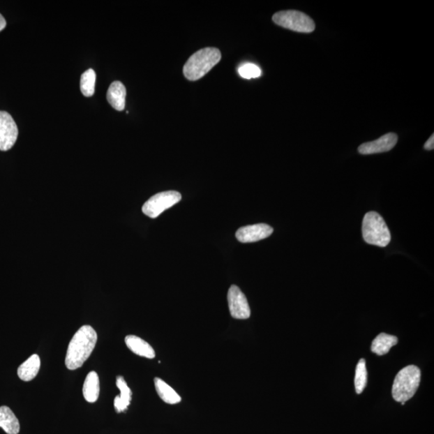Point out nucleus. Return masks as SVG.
Wrapping results in <instances>:
<instances>
[{"instance_id":"9","label":"nucleus","mask_w":434,"mask_h":434,"mask_svg":"<svg viewBox=\"0 0 434 434\" xmlns=\"http://www.w3.org/2000/svg\"><path fill=\"white\" fill-rule=\"evenodd\" d=\"M274 229L267 224H257L240 227L236 232V237L241 243L257 242L269 237Z\"/></svg>"},{"instance_id":"11","label":"nucleus","mask_w":434,"mask_h":434,"mask_svg":"<svg viewBox=\"0 0 434 434\" xmlns=\"http://www.w3.org/2000/svg\"><path fill=\"white\" fill-rule=\"evenodd\" d=\"M125 343L130 350L137 356L147 359H154L156 352L149 343L140 337L130 335L125 338Z\"/></svg>"},{"instance_id":"6","label":"nucleus","mask_w":434,"mask_h":434,"mask_svg":"<svg viewBox=\"0 0 434 434\" xmlns=\"http://www.w3.org/2000/svg\"><path fill=\"white\" fill-rule=\"evenodd\" d=\"M181 194L177 190H167L153 195L142 206V213L155 219L164 211L170 209L181 200Z\"/></svg>"},{"instance_id":"18","label":"nucleus","mask_w":434,"mask_h":434,"mask_svg":"<svg viewBox=\"0 0 434 434\" xmlns=\"http://www.w3.org/2000/svg\"><path fill=\"white\" fill-rule=\"evenodd\" d=\"M155 387L160 398L169 405H176L181 401V396L170 385L160 378H155Z\"/></svg>"},{"instance_id":"3","label":"nucleus","mask_w":434,"mask_h":434,"mask_svg":"<svg viewBox=\"0 0 434 434\" xmlns=\"http://www.w3.org/2000/svg\"><path fill=\"white\" fill-rule=\"evenodd\" d=\"M421 370L415 365H409L401 369L396 375L391 389V394L396 401L405 405L407 401L410 400L419 388L421 381Z\"/></svg>"},{"instance_id":"8","label":"nucleus","mask_w":434,"mask_h":434,"mask_svg":"<svg viewBox=\"0 0 434 434\" xmlns=\"http://www.w3.org/2000/svg\"><path fill=\"white\" fill-rule=\"evenodd\" d=\"M18 137V127L12 116L0 111V151H7L12 148Z\"/></svg>"},{"instance_id":"5","label":"nucleus","mask_w":434,"mask_h":434,"mask_svg":"<svg viewBox=\"0 0 434 434\" xmlns=\"http://www.w3.org/2000/svg\"><path fill=\"white\" fill-rule=\"evenodd\" d=\"M273 21L280 27L298 31V33H310L315 29V24L308 15L299 10H283L274 15Z\"/></svg>"},{"instance_id":"4","label":"nucleus","mask_w":434,"mask_h":434,"mask_svg":"<svg viewBox=\"0 0 434 434\" xmlns=\"http://www.w3.org/2000/svg\"><path fill=\"white\" fill-rule=\"evenodd\" d=\"M362 232L364 240L370 245L386 247L391 241V232L386 222L375 211H369L364 216Z\"/></svg>"},{"instance_id":"17","label":"nucleus","mask_w":434,"mask_h":434,"mask_svg":"<svg viewBox=\"0 0 434 434\" xmlns=\"http://www.w3.org/2000/svg\"><path fill=\"white\" fill-rule=\"evenodd\" d=\"M398 343V337L385 334V333H380V335L374 338L371 350L373 353L378 354V356H384V354H388L390 349L396 345Z\"/></svg>"},{"instance_id":"2","label":"nucleus","mask_w":434,"mask_h":434,"mask_svg":"<svg viewBox=\"0 0 434 434\" xmlns=\"http://www.w3.org/2000/svg\"><path fill=\"white\" fill-rule=\"evenodd\" d=\"M221 59L216 47H205L190 57L184 66V75L189 81H198L207 74Z\"/></svg>"},{"instance_id":"23","label":"nucleus","mask_w":434,"mask_h":434,"mask_svg":"<svg viewBox=\"0 0 434 434\" xmlns=\"http://www.w3.org/2000/svg\"><path fill=\"white\" fill-rule=\"evenodd\" d=\"M6 20H5L3 15L0 14V31H3L5 28H6Z\"/></svg>"},{"instance_id":"16","label":"nucleus","mask_w":434,"mask_h":434,"mask_svg":"<svg viewBox=\"0 0 434 434\" xmlns=\"http://www.w3.org/2000/svg\"><path fill=\"white\" fill-rule=\"evenodd\" d=\"M0 427L8 434H18L20 433L19 420L8 406L0 407Z\"/></svg>"},{"instance_id":"15","label":"nucleus","mask_w":434,"mask_h":434,"mask_svg":"<svg viewBox=\"0 0 434 434\" xmlns=\"http://www.w3.org/2000/svg\"><path fill=\"white\" fill-rule=\"evenodd\" d=\"M83 396L89 403H94L100 394V381L96 372L92 371L87 375L83 385Z\"/></svg>"},{"instance_id":"1","label":"nucleus","mask_w":434,"mask_h":434,"mask_svg":"<svg viewBox=\"0 0 434 434\" xmlns=\"http://www.w3.org/2000/svg\"><path fill=\"white\" fill-rule=\"evenodd\" d=\"M98 341L96 331L91 326L84 325L74 334L68 344L66 365L68 369L76 370L82 367L92 354Z\"/></svg>"},{"instance_id":"12","label":"nucleus","mask_w":434,"mask_h":434,"mask_svg":"<svg viewBox=\"0 0 434 434\" xmlns=\"http://www.w3.org/2000/svg\"><path fill=\"white\" fill-rule=\"evenodd\" d=\"M126 89L121 82L110 84L107 92V100L111 107L118 111H123L126 105Z\"/></svg>"},{"instance_id":"13","label":"nucleus","mask_w":434,"mask_h":434,"mask_svg":"<svg viewBox=\"0 0 434 434\" xmlns=\"http://www.w3.org/2000/svg\"><path fill=\"white\" fill-rule=\"evenodd\" d=\"M116 385L120 390V396H116L114 405V409L117 412H123L127 410L130 404L132 393L130 389L127 385L124 377L119 375L116 380Z\"/></svg>"},{"instance_id":"22","label":"nucleus","mask_w":434,"mask_h":434,"mask_svg":"<svg viewBox=\"0 0 434 434\" xmlns=\"http://www.w3.org/2000/svg\"><path fill=\"white\" fill-rule=\"evenodd\" d=\"M424 148L427 151L433 150V148H434V135H432V136L430 137V139H428V141L426 142V144L424 145Z\"/></svg>"},{"instance_id":"10","label":"nucleus","mask_w":434,"mask_h":434,"mask_svg":"<svg viewBox=\"0 0 434 434\" xmlns=\"http://www.w3.org/2000/svg\"><path fill=\"white\" fill-rule=\"evenodd\" d=\"M398 137L394 133H389L380 137V139L366 142L359 147L358 151L362 155L378 154L393 149L398 142Z\"/></svg>"},{"instance_id":"7","label":"nucleus","mask_w":434,"mask_h":434,"mask_svg":"<svg viewBox=\"0 0 434 434\" xmlns=\"http://www.w3.org/2000/svg\"><path fill=\"white\" fill-rule=\"evenodd\" d=\"M230 315L236 320H247L251 315L250 305L244 293L237 285H231L227 292Z\"/></svg>"},{"instance_id":"19","label":"nucleus","mask_w":434,"mask_h":434,"mask_svg":"<svg viewBox=\"0 0 434 434\" xmlns=\"http://www.w3.org/2000/svg\"><path fill=\"white\" fill-rule=\"evenodd\" d=\"M368 382L366 362L364 359H359L354 377V387L357 394H361Z\"/></svg>"},{"instance_id":"21","label":"nucleus","mask_w":434,"mask_h":434,"mask_svg":"<svg viewBox=\"0 0 434 434\" xmlns=\"http://www.w3.org/2000/svg\"><path fill=\"white\" fill-rule=\"evenodd\" d=\"M240 76L245 79L257 78L262 75L261 68L254 63H246L238 68Z\"/></svg>"},{"instance_id":"14","label":"nucleus","mask_w":434,"mask_h":434,"mask_svg":"<svg viewBox=\"0 0 434 434\" xmlns=\"http://www.w3.org/2000/svg\"><path fill=\"white\" fill-rule=\"evenodd\" d=\"M40 368V359L38 354H34L27 361L20 365L17 370L18 377L23 381L33 380L38 374Z\"/></svg>"},{"instance_id":"20","label":"nucleus","mask_w":434,"mask_h":434,"mask_svg":"<svg viewBox=\"0 0 434 434\" xmlns=\"http://www.w3.org/2000/svg\"><path fill=\"white\" fill-rule=\"evenodd\" d=\"M95 82H96V73L92 68H89L82 74L80 86L84 96H93L95 91Z\"/></svg>"}]
</instances>
